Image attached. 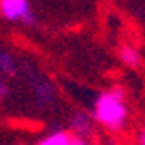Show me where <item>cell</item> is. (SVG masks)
I'll use <instances>...</instances> for the list:
<instances>
[{
    "instance_id": "obj_2",
    "label": "cell",
    "mask_w": 145,
    "mask_h": 145,
    "mask_svg": "<svg viewBox=\"0 0 145 145\" xmlns=\"http://www.w3.org/2000/svg\"><path fill=\"white\" fill-rule=\"evenodd\" d=\"M0 15L6 21H19L25 27L36 25V15L30 0H0Z\"/></svg>"
},
{
    "instance_id": "obj_5",
    "label": "cell",
    "mask_w": 145,
    "mask_h": 145,
    "mask_svg": "<svg viewBox=\"0 0 145 145\" xmlns=\"http://www.w3.org/2000/svg\"><path fill=\"white\" fill-rule=\"evenodd\" d=\"M119 59L128 68H138L141 64V53L134 45H128V43H124V45L119 47Z\"/></svg>"
},
{
    "instance_id": "obj_1",
    "label": "cell",
    "mask_w": 145,
    "mask_h": 145,
    "mask_svg": "<svg viewBox=\"0 0 145 145\" xmlns=\"http://www.w3.org/2000/svg\"><path fill=\"white\" fill-rule=\"evenodd\" d=\"M91 117L94 123L104 126L109 132H121L128 123V106L126 94L121 87L100 92L92 104Z\"/></svg>"
},
{
    "instance_id": "obj_7",
    "label": "cell",
    "mask_w": 145,
    "mask_h": 145,
    "mask_svg": "<svg viewBox=\"0 0 145 145\" xmlns=\"http://www.w3.org/2000/svg\"><path fill=\"white\" fill-rule=\"evenodd\" d=\"M68 143H70V132H64V130L51 132L38 141V145H68Z\"/></svg>"
},
{
    "instance_id": "obj_10",
    "label": "cell",
    "mask_w": 145,
    "mask_h": 145,
    "mask_svg": "<svg viewBox=\"0 0 145 145\" xmlns=\"http://www.w3.org/2000/svg\"><path fill=\"white\" fill-rule=\"evenodd\" d=\"M138 145H145V124L140 130V134H138Z\"/></svg>"
},
{
    "instance_id": "obj_9",
    "label": "cell",
    "mask_w": 145,
    "mask_h": 145,
    "mask_svg": "<svg viewBox=\"0 0 145 145\" xmlns=\"http://www.w3.org/2000/svg\"><path fill=\"white\" fill-rule=\"evenodd\" d=\"M68 145H91V143H89V140H85V138H79V136H72L70 134V143Z\"/></svg>"
},
{
    "instance_id": "obj_3",
    "label": "cell",
    "mask_w": 145,
    "mask_h": 145,
    "mask_svg": "<svg viewBox=\"0 0 145 145\" xmlns=\"http://www.w3.org/2000/svg\"><path fill=\"white\" fill-rule=\"evenodd\" d=\"M32 94H34V100L38 102L40 108H47V106H51V104L55 102L57 91H55V87H53L51 81L40 77V79H36L32 83Z\"/></svg>"
},
{
    "instance_id": "obj_4",
    "label": "cell",
    "mask_w": 145,
    "mask_h": 145,
    "mask_svg": "<svg viewBox=\"0 0 145 145\" xmlns=\"http://www.w3.org/2000/svg\"><path fill=\"white\" fill-rule=\"evenodd\" d=\"M92 123H94V121H92L91 113L75 111L70 119V134L89 140V136H91V132H92Z\"/></svg>"
},
{
    "instance_id": "obj_6",
    "label": "cell",
    "mask_w": 145,
    "mask_h": 145,
    "mask_svg": "<svg viewBox=\"0 0 145 145\" xmlns=\"http://www.w3.org/2000/svg\"><path fill=\"white\" fill-rule=\"evenodd\" d=\"M0 74L4 77H15L17 75V62L13 59V55L0 51Z\"/></svg>"
},
{
    "instance_id": "obj_8",
    "label": "cell",
    "mask_w": 145,
    "mask_h": 145,
    "mask_svg": "<svg viewBox=\"0 0 145 145\" xmlns=\"http://www.w3.org/2000/svg\"><path fill=\"white\" fill-rule=\"evenodd\" d=\"M10 94H11V89L8 85V81L0 77V102H4L6 98H10Z\"/></svg>"
}]
</instances>
